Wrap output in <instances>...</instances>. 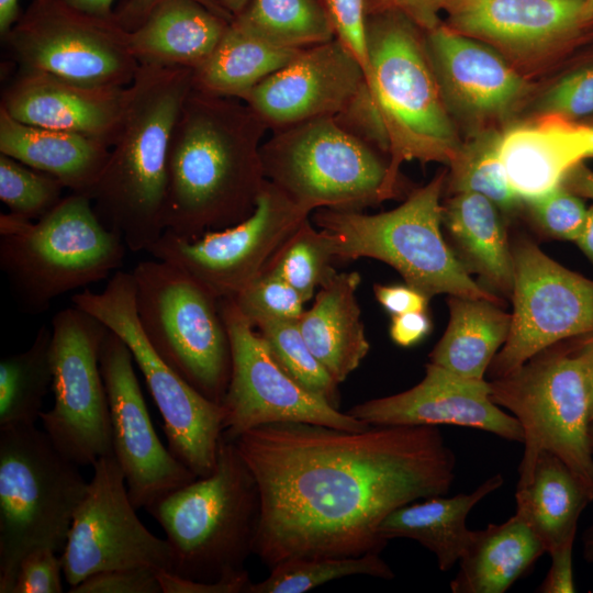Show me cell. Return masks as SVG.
<instances>
[{
	"label": "cell",
	"instance_id": "1",
	"mask_svg": "<svg viewBox=\"0 0 593 593\" xmlns=\"http://www.w3.org/2000/svg\"><path fill=\"white\" fill-rule=\"evenodd\" d=\"M260 496L255 553L270 569L295 558L380 553L383 519L446 494L457 458L434 426L346 430L272 423L233 441Z\"/></svg>",
	"mask_w": 593,
	"mask_h": 593
},
{
	"label": "cell",
	"instance_id": "2",
	"mask_svg": "<svg viewBox=\"0 0 593 593\" xmlns=\"http://www.w3.org/2000/svg\"><path fill=\"white\" fill-rule=\"evenodd\" d=\"M267 124L242 100L190 92L168 150L165 227L193 239L249 216L266 182Z\"/></svg>",
	"mask_w": 593,
	"mask_h": 593
},
{
	"label": "cell",
	"instance_id": "3",
	"mask_svg": "<svg viewBox=\"0 0 593 593\" xmlns=\"http://www.w3.org/2000/svg\"><path fill=\"white\" fill-rule=\"evenodd\" d=\"M192 90V68L166 65H141L126 88L108 161L87 195L131 251H146L166 230L168 150Z\"/></svg>",
	"mask_w": 593,
	"mask_h": 593
},
{
	"label": "cell",
	"instance_id": "4",
	"mask_svg": "<svg viewBox=\"0 0 593 593\" xmlns=\"http://www.w3.org/2000/svg\"><path fill=\"white\" fill-rule=\"evenodd\" d=\"M166 534L170 572L216 582L247 572L260 514L256 480L235 444L221 437L213 471L146 508Z\"/></svg>",
	"mask_w": 593,
	"mask_h": 593
},
{
	"label": "cell",
	"instance_id": "5",
	"mask_svg": "<svg viewBox=\"0 0 593 593\" xmlns=\"http://www.w3.org/2000/svg\"><path fill=\"white\" fill-rule=\"evenodd\" d=\"M417 29L395 11L367 15L370 74L366 85L380 113L390 155L388 199L396 192L403 161L449 165L461 145Z\"/></svg>",
	"mask_w": 593,
	"mask_h": 593
},
{
	"label": "cell",
	"instance_id": "6",
	"mask_svg": "<svg viewBox=\"0 0 593 593\" xmlns=\"http://www.w3.org/2000/svg\"><path fill=\"white\" fill-rule=\"evenodd\" d=\"M126 248L85 193L63 198L37 221L0 216V269L31 315L45 312L61 294L108 278L122 266Z\"/></svg>",
	"mask_w": 593,
	"mask_h": 593
},
{
	"label": "cell",
	"instance_id": "7",
	"mask_svg": "<svg viewBox=\"0 0 593 593\" xmlns=\"http://www.w3.org/2000/svg\"><path fill=\"white\" fill-rule=\"evenodd\" d=\"M446 180L445 171L437 174L390 211L318 209L313 222L329 235L335 261L377 259L429 299L445 293L500 304L496 294L472 279L443 236L440 197Z\"/></svg>",
	"mask_w": 593,
	"mask_h": 593
},
{
	"label": "cell",
	"instance_id": "8",
	"mask_svg": "<svg viewBox=\"0 0 593 593\" xmlns=\"http://www.w3.org/2000/svg\"><path fill=\"white\" fill-rule=\"evenodd\" d=\"M88 482L34 425L0 427V593H12L31 550L61 553Z\"/></svg>",
	"mask_w": 593,
	"mask_h": 593
},
{
	"label": "cell",
	"instance_id": "9",
	"mask_svg": "<svg viewBox=\"0 0 593 593\" xmlns=\"http://www.w3.org/2000/svg\"><path fill=\"white\" fill-rule=\"evenodd\" d=\"M559 344L489 381L491 399L516 417L523 429L517 488L529 481L539 454L548 451L561 459L593 496L588 379L577 348L564 350Z\"/></svg>",
	"mask_w": 593,
	"mask_h": 593
},
{
	"label": "cell",
	"instance_id": "10",
	"mask_svg": "<svg viewBox=\"0 0 593 593\" xmlns=\"http://www.w3.org/2000/svg\"><path fill=\"white\" fill-rule=\"evenodd\" d=\"M132 276L139 324L153 348L197 391L222 404L232 359L220 299L156 258L138 262Z\"/></svg>",
	"mask_w": 593,
	"mask_h": 593
},
{
	"label": "cell",
	"instance_id": "11",
	"mask_svg": "<svg viewBox=\"0 0 593 593\" xmlns=\"http://www.w3.org/2000/svg\"><path fill=\"white\" fill-rule=\"evenodd\" d=\"M260 155L266 179L311 213L361 211L388 200L389 160L336 118L273 131Z\"/></svg>",
	"mask_w": 593,
	"mask_h": 593
},
{
	"label": "cell",
	"instance_id": "12",
	"mask_svg": "<svg viewBox=\"0 0 593 593\" xmlns=\"http://www.w3.org/2000/svg\"><path fill=\"white\" fill-rule=\"evenodd\" d=\"M71 302L124 340L163 417L168 449L198 478L209 475L216 462L224 409L190 385L153 348L139 324L132 272L116 270L101 292L83 289Z\"/></svg>",
	"mask_w": 593,
	"mask_h": 593
},
{
	"label": "cell",
	"instance_id": "13",
	"mask_svg": "<svg viewBox=\"0 0 593 593\" xmlns=\"http://www.w3.org/2000/svg\"><path fill=\"white\" fill-rule=\"evenodd\" d=\"M51 329L54 403L40 419L60 452L79 467L92 466L113 454L110 407L99 362L109 328L72 304L53 316Z\"/></svg>",
	"mask_w": 593,
	"mask_h": 593
},
{
	"label": "cell",
	"instance_id": "14",
	"mask_svg": "<svg viewBox=\"0 0 593 593\" xmlns=\"http://www.w3.org/2000/svg\"><path fill=\"white\" fill-rule=\"evenodd\" d=\"M22 71L92 87H127L139 64L115 20L82 13L63 0H33L2 37Z\"/></svg>",
	"mask_w": 593,
	"mask_h": 593
},
{
	"label": "cell",
	"instance_id": "15",
	"mask_svg": "<svg viewBox=\"0 0 593 593\" xmlns=\"http://www.w3.org/2000/svg\"><path fill=\"white\" fill-rule=\"evenodd\" d=\"M220 304L232 359L230 382L221 404L224 439L234 441L253 428L272 423H309L346 430L371 426L296 382L277 362L235 302L227 298L220 299Z\"/></svg>",
	"mask_w": 593,
	"mask_h": 593
},
{
	"label": "cell",
	"instance_id": "16",
	"mask_svg": "<svg viewBox=\"0 0 593 593\" xmlns=\"http://www.w3.org/2000/svg\"><path fill=\"white\" fill-rule=\"evenodd\" d=\"M512 253L511 327L488 369L491 380L556 344L593 333V280L558 264L528 238L516 240Z\"/></svg>",
	"mask_w": 593,
	"mask_h": 593
},
{
	"label": "cell",
	"instance_id": "17",
	"mask_svg": "<svg viewBox=\"0 0 593 593\" xmlns=\"http://www.w3.org/2000/svg\"><path fill=\"white\" fill-rule=\"evenodd\" d=\"M310 214L266 180L253 213L243 221L193 239L165 230L146 251L178 267L216 298H233Z\"/></svg>",
	"mask_w": 593,
	"mask_h": 593
},
{
	"label": "cell",
	"instance_id": "18",
	"mask_svg": "<svg viewBox=\"0 0 593 593\" xmlns=\"http://www.w3.org/2000/svg\"><path fill=\"white\" fill-rule=\"evenodd\" d=\"M92 468L60 555L67 583L74 586L91 574L121 568L169 571L168 542L139 521L114 455L99 458Z\"/></svg>",
	"mask_w": 593,
	"mask_h": 593
},
{
	"label": "cell",
	"instance_id": "19",
	"mask_svg": "<svg viewBox=\"0 0 593 593\" xmlns=\"http://www.w3.org/2000/svg\"><path fill=\"white\" fill-rule=\"evenodd\" d=\"M99 362L110 407L113 455L132 504L136 510L147 508L198 477L157 436L133 355L111 329L102 343Z\"/></svg>",
	"mask_w": 593,
	"mask_h": 593
},
{
	"label": "cell",
	"instance_id": "20",
	"mask_svg": "<svg viewBox=\"0 0 593 593\" xmlns=\"http://www.w3.org/2000/svg\"><path fill=\"white\" fill-rule=\"evenodd\" d=\"M366 82L356 57L337 40L302 48L239 100L272 131L337 118Z\"/></svg>",
	"mask_w": 593,
	"mask_h": 593
},
{
	"label": "cell",
	"instance_id": "21",
	"mask_svg": "<svg viewBox=\"0 0 593 593\" xmlns=\"http://www.w3.org/2000/svg\"><path fill=\"white\" fill-rule=\"evenodd\" d=\"M347 413L371 426L455 425L523 443L519 422L491 399L489 381L461 378L432 362L411 389L356 404Z\"/></svg>",
	"mask_w": 593,
	"mask_h": 593
},
{
	"label": "cell",
	"instance_id": "22",
	"mask_svg": "<svg viewBox=\"0 0 593 593\" xmlns=\"http://www.w3.org/2000/svg\"><path fill=\"white\" fill-rule=\"evenodd\" d=\"M426 53L450 113L466 119L501 118L526 96L528 83L490 46L437 26L425 38Z\"/></svg>",
	"mask_w": 593,
	"mask_h": 593
},
{
	"label": "cell",
	"instance_id": "23",
	"mask_svg": "<svg viewBox=\"0 0 593 593\" xmlns=\"http://www.w3.org/2000/svg\"><path fill=\"white\" fill-rule=\"evenodd\" d=\"M127 87H92L53 75L22 71L3 93L1 108L14 120L114 143Z\"/></svg>",
	"mask_w": 593,
	"mask_h": 593
},
{
	"label": "cell",
	"instance_id": "24",
	"mask_svg": "<svg viewBox=\"0 0 593 593\" xmlns=\"http://www.w3.org/2000/svg\"><path fill=\"white\" fill-rule=\"evenodd\" d=\"M584 0H455L451 30L514 53L541 51L583 20Z\"/></svg>",
	"mask_w": 593,
	"mask_h": 593
},
{
	"label": "cell",
	"instance_id": "25",
	"mask_svg": "<svg viewBox=\"0 0 593 593\" xmlns=\"http://www.w3.org/2000/svg\"><path fill=\"white\" fill-rule=\"evenodd\" d=\"M592 130L559 116L502 132L500 157L510 186L523 204L561 184L567 171L589 158Z\"/></svg>",
	"mask_w": 593,
	"mask_h": 593
},
{
	"label": "cell",
	"instance_id": "26",
	"mask_svg": "<svg viewBox=\"0 0 593 593\" xmlns=\"http://www.w3.org/2000/svg\"><path fill=\"white\" fill-rule=\"evenodd\" d=\"M360 281L357 271H336L318 288L313 305L298 320L306 345L339 384L370 349L357 300Z\"/></svg>",
	"mask_w": 593,
	"mask_h": 593
},
{
	"label": "cell",
	"instance_id": "27",
	"mask_svg": "<svg viewBox=\"0 0 593 593\" xmlns=\"http://www.w3.org/2000/svg\"><path fill=\"white\" fill-rule=\"evenodd\" d=\"M228 24L195 0H165L127 32V43L139 65L195 69L212 54Z\"/></svg>",
	"mask_w": 593,
	"mask_h": 593
},
{
	"label": "cell",
	"instance_id": "28",
	"mask_svg": "<svg viewBox=\"0 0 593 593\" xmlns=\"http://www.w3.org/2000/svg\"><path fill=\"white\" fill-rule=\"evenodd\" d=\"M0 154L87 194L108 161L110 147L82 134L21 123L0 108Z\"/></svg>",
	"mask_w": 593,
	"mask_h": 593
},
{
	"label": "cell",
	"instance_id": "29",
	"mask_svg": "<svg viewBox=\"0 0 593 593\" xmlns=\"http://www.w3.org/2000/svg\"><path fill=\"white\" fill-rule=\"evenodd\" d=\"M441 224L466 269L491 290L511 296L514 260L500 209L482 194L456 193L443 203Z\"/></svg>",
	"mask_w": 593,
	"mask_h": 593
},
{
	"label": "cell",
	"instance_id": "30",
	"mask_svg": "<svg viewBox=\"0 0 593 593\" xmlns=\"http://www.w3.org/2000/svg\"><path fill=\"white\" fill-rule=\"evenodd\" d=\"M503 483V475L496 473L471 493L438 495L403 505L383 519L379 535L387 541L407 538L419 542L434 553L440 571H449L459 562L473 535L466 524L468 514Z\"/></svg>",
	"mask_w": 593,
	"mask_h": 593
},
{
	"label": "cell",
	"instance_id": "31",
	"mask_svg": "<svg viewBox=\"0 0 593 593\" xmlns=\"http://www.w3.org/2000/svg\"><path fill=\"white\" fill-rule=\"evenodd\" d=\"M546 553V549L518 515L501 524L473 530L450 582L452 593H504Z\"/></svg>",
	"mask_w": 593,
	"mask_h": 593
},
{
	"label": "cell",
	"instance_id": "32",
	"mask_svg": "<svg viewBox=\"0 0 593 593\" xmlns=\"http://www.w3.org/2000/svg\"><path fill=\"white\" fill-rule=\"evenodd\" d=\"M518 514L542 542L546 553L572 546L579 518L593 496L557 456L539 454L529 481L516 488Z\"/></svg>",
	"mask_w": 593,
	"mask_h": 593
},
{
	"label": "cell",
	"instance_id": "33",
	"mask_svg": "<svg viewBox=\"0 0 593 593\" xmlns=\"http://www.w3.org/2000/svg\"><path fill=\"white\" fill-rule=\"evenodd\" d=\"M447 328L429 354V362L466 379L483 380L505 344L511 314L485 299L448 295Z\"/></svg>",
	"mask_w": 593,
	"mask_h": 593
},
{
	"label": "cell",
	"instance_id": "34",
	"mask_svg": "<svg viewBox=\"0 0 593 593\" xmlns=\"http://www.w3.org/2000/svg\"><path fill=\"white\" fill-rule=\"evenodd\" d=\"M300 51L269 43L232 20L212 54L193 69V88L211 96L240 99Z\"/></svg>",
	"mask_w": 593,
	"mask_h": 593
},
{
	"label": "cell",
	"instance_id": "35",
	"mask_svg": "<svg viewBox=\"0 0 593 593\" xmlns=\"http://www.w3.org/2000/svg\"><path fill=\"white\" fill-rule=\"evenodd\" d=\"M52 329L43 325L24 351L0 361V427L34 425L52 389Z\"/></svg>",
	"mask_w": 593,
	"mask_h": 593
},
{
	"label": "cell",
	"instance_id": "36",
	"mask_svg": "<svg viewBox=\"0 0 593 593\" xmlns=\"http://www.w3.org/2000/svg\"><path fill=\"white\" fill-rule=\"evenodd\" d=\"M233 22L269 43L288 48L302 49L335 38L318 0H249Z\"/></svg>",
	"mask_w": 593,
	"mask_h": 593
},
{
	"label": "cell",
	"instance_id": "37",
	"mask_svg": "<svg viewBox=\"0 0 593 593\" xmlns=\"http://www.w3.org/2000/svg\"><path fill=\"white\" fill-rule=\"evenodd\" d=\"M502 132L484 130L460 145L449 163L450 192H474L486 197L500 211L511 214L523 202L513 191L500 157Z\"/></svg>",
	"mask_w": 593,
	"mask_h": 593
},
{
	"label": "cell",
	"instance_id": "38",
	"mask_svg": "<svg viewBox=\"0 0 593 593\" xmlns=\"http://www.w3.org/2000/svg\"><path fill=\"white\" fill-rule=\"evenodd\" d=\"M350 575L385 580L394 578L391 568L376 552L351 557L295 558L272 567L270 574L261 582H250L246 593H305Z\"/></svg>",
	"mask_w": 593,
	"mask_h": 593
},
{
	"label": "cell",
	"instance_id": "39",
	"mask_svg": "<svg viewBox=\"0 0 593 593\" xmlns=\"http://www.w3.org/2000/svg\"><path fill=\"white\" fill-rule=\"evenodd\" d=\"M329 235L310 219L283 242L261 271L271 272L294 288L306 302L335 272Z\"/></svg>",
	"mask_w": 593,
	"mask_h": 593
},
{
	"label": "cell",
	"instance_id": "40",
	"mask_svg": "<svg viewBox=\"0 0 593 593\" xmlns=\"http://www.w3.org/2000/svg\"><path fill=\"white\" fill-rule=\"evenodd\" d=\"M251 324L290 377L338 409L339 383L313 355L301 334L298 321L261 318Z\"/></svg>",
	"mask_w": 593,
	"mask_h": 593
},
{
	"label": "cell",
	"instance_id": "41",
	"mask_svg": "<svg viewBox=\"0 0 593 593\" xmlns=\"http://www.w3.org/2000/svg\"><path fill=\"white\" fill-rule=\"evenodd\" d=\"M64 188L55 177L0 154V200L10 214L37 221L61 201Z\"/></svg>",
	"mask_w": 593,
	"mask_h": 593
},
{
	"label": "cell",
	"instance_id": "42",
	"mask_svg": "<svg viewBox=\"0 0 593 593\" xmlns=\"http://www.w3.org/2000/svg\"><path fill=\"white\" fill-rule=\"evenodd\" d=\"M232 299L238 310L254 323L261 318L298 321L305 301L280 277L261 271Z\"/></svg>",
	"mask_w": 593,
	"mask_h": 593
},
{
	"label": "cell",
	"instance_id": "43",
	"mask_svg": "<svg viewBox=\"0 0 593 593\" xmlns=\"http://www.w3.org/2000/svg\"><path fill=\"white\" fill-rule=\"evenodd\" d=\"M524 204L536 225L550 237L575 243L584 228L589 208L562 184Z\"/></svg>",
	"mask_w": 593,
	"mask_h": 593
},
{
	"label": "cell",
	"instance_id": "44",
	"mask_svg": "<svg viewBox=\"0 0 593 593\" xmlns=\"http://www.w3.org/2000/svg\"><path fill=\"white\" fill-rule=\"evenodd\" d=\"M538 111L542 115L567 120L593 113V65L577 69L556 82L541 98Z\"/></svg>",
	"mask_w": 593,
	"mask_h": 593
},
{
	"label": "cell",
	"instance_id": "45",
	"mask_svg": "<svg viewBox=\"0 0 593 593\" xmlns=\"http://www.w3.org/2000/svg\"><path fill=\"white\" fill-rule=\"evenodd\" d=\"M337 38L360 63L369 79L366 0H318Z\"/></svg>",
	"mask_w": 593,
	"mask_h": 593
},
{
	"label": "cell",
	"instance_id": "46",
	"mask_svg": "<svg viewBox=\"0 0 593 593\" xmlns=\"http://www.w3.org/2000/svg\"><path fill=\"white\" fill-rule=\"evenodd\" d=\"M56 550L40 547L21 560L12 593H61L63 560Z\"/></svg>",
	"mask_w": 593,
	"mask_h": 593
},
{
	"label": "cell",
	"instance_id": "47",
	"mask_svg": "<svg viewBox=\"0 0 593 593\" xmlns=\"http://www.w3.org/2000/svg\"><path fill=\"white\" fill-rule=\"evenodd\" d=\"M70 593H160L156 569L121 568L89 575L70 586Z\"/></svg>",
	"mask_w": 593,
	"mask_h": 593
},
{
	"label": "cell",
	"instance_id": "48",
	"mask_svg": "<svg viewBox=\"0 0 593 593\" xmlns=\"http://www.w3.org/2000/svg\"><path fill=\"white\" fill-rule=\"evenodd\" d=\"M455 0H366L367 14L395 11L418 27L432 31L439 26V14L449 10Z\"/></svg>",
	"mask_w": 593,
	"mask_h": 593
},
{
	"label": "cell",
	"instance_id": "49",
	"mask_svg": "<svg viewBox=\"0 0 593 593\" xmlns=\"http://www.w3.org/2000/svg\"><path fill=\"white\" fill-rule=\"evenodd\" d=\"M156 575L163 593H246L251 582L248 572L216 582L194 581L164 569Z\"/></svg>",
	"mask_w": 593,
	"mask_h": 593
},
{
	"label": "cell",
	"instance_id": "50",
	"mask_svg": "<svg viewBox=\"0 0 593 593\" xmlns=\"http://www.w3.org/2000/svg\"><path fill=\"white\" fill-rule=\"evenodd\" d=\"M377 301L391 315L427 311L429 298L409 284H373Z\"/></svg>",
	"mask_w": 593,
	"mask_h": 593
},
{
	"label": "cell",
	"instance_id": "51",
	"mask_svg": "<svg viewBox=\"0 0 593 593\" xmlns=\"http://www.w3.org/2000/svg\"><path fill=\"white\" fill-rule=\"evenodd\" d=\"M572 546L557 549L549 553L551 563L549 570L538 586L540 593H573L575 591L573 578Z\"/></svg>",
	"mask_w": 593,
	"mask_h": 593
},
{
	"label": "cell",
	"instance_id": "52",
	"mask_svg": "<svg viewBox=\"0 0 593 593\" xmlns=\"http://www.w3.org/2000/svg\"><path fill=\"white\" fill-rule=\"evenodd\" d=\"M165 0H127L122 8L114 13L115 21L127 32L138 27L149 13ZM215 14L232 21L234 16L227 12L217 0H195Z\"/></svg>",
	"mask_w": 593,
	"mask_h": 593
},
{
	"label": "cell",
	"instance_id": "53",
	"mask_svg": "<svg viewBox=\"0 0 593 593\" xmlns=\"http://www.w3.org/2000/svg\"><path fill=\"white\" fill-rule=\"evenodd\" d=\"M432 331L427 311L409 312L392 316L390 337L401 347H411L423 340Z\"/></svg>",
	"mask_w": 593,
	"mask_h": 593
},
{
	"label": "cell",
	"instance_id": "54",
	"mask_svg": "<svg viewBox=\"0 0 593 593\" xmlns=\"http://www.w3.org/2000/svg\"><path fill=\"white\" fill-rule=\"evenodd\" d=\"M561 184L581 198L593 199V170L582 161L567 171Z\"/></svg>",
	"mask_w": 593,
	"mask_h": 593
},
{
	"label": "cell",
	"instance_id": "55",
	"mask_svg": "<svg viewBox=\"0 0 593 593\" xmlns=\"http://www.w3.org/2000/svg\"><path fill=\"white\" fill-rule=\"evenodd\" d=\"M69 7L86 13L88 15L103 19L115 20V14L112 12L114 0H63Z\"/></svg>",
	"mask_w": 593,
	"mask_h": 593
},
{
	"label": "cell",
	"instance_id": "56",
	"mask_svg": "<svg viewBox=\"0 0 593 593\" xmlns=\"http://www.w3.org/2000/svg\"><path fill=\"white\" fill-rule=\"evenodd\" d=\"M577 353L582 361L590 391L591 426L593 428V333L583 336L577 347Z\"/></svg>",
	"mask_w": 593,
	"mask_h": 593
},
{
	"label": "cell",
	"instance_id": "57",
	"mask_svg": "<svg viewBox=\"0 0 593 593\" xmlns=\"http://www.w3.org/2000/svg\"><path fill=\"white\" fill-rule=\"evenodd\" d=\"M21 16L19 0H0V34L4 37Z\"/></svg>",
	"mask_w": 593,
	"mask_h": 593
},
{
	"label": "cell",
	"instance_id": "58",
	"mask_svg": "<svg viewBox=\"0 0 593 593\" xmlns=\"http://www.w3.org/2000/svg\"><path fill=\"white\" fill-rule=\"evenodd\" d=\"M575 244L593 264V205L588 210L584 228Z\"/></svg>",
	"mask_w": 593,
	"mask_h": 593
},
{
	"label": "cell",
	"instance_id": "59",
	"mask_svg": "<svg viewBox=\"0 0 593 593\" xmlns=\"http://www.w3.org/2000/svg\"><path fill=\"white\" fill-rule=\"evenodd\" d=\"M591 445L593 450V428L591 426ZM583 556L588 562L593 563V525L583 534Z\"/></svg>",
	"mask_w": 593,
	"mask_h": 593
},
{
	"label": "cell",
	"instance_id": "60",
	"mask_svg": "<svg viewBox=\"0 0 593 593\" xmlns=\"http://www.w3.org/2000/svg\"><path fill=\"white\" fill-rule=\"evenodd\" d=\"M221 5L234 18L238 15L247 5L249 0H217Z\"/></svg>",
	"mask_w": 593,
	"mask_h": 593
},
{
	"label": "cell",
	"instance_id": "61",
	"mask_svg": "<svg viewBox=\"0 0 593 593\" xmlns=\"http://www.w3.org/2000/svg\"><path fill=\"white\" fill-rule=\"evenodd\" d=\"M593 19V0H584L583 20Z\"/></svg>",
	"mask_w": 593,
	"mask_h": 593
},
{
	"label": "cell",
	"instance_id": "62",
	"mask_svg": "<svg viewBox=\"0 0 593 593\" xmlns=\"http://www.w3.org/2000/svg\"><path fill=\"white\" fill-rule=\"evenodd\" d=\"M591 130H592V146H591V150H590V154H589V158H592L593 157V123L592 124H589Z\"/></svg>",
	"mask_w": 593,
	"mask_h": 593
}]
</instances>
